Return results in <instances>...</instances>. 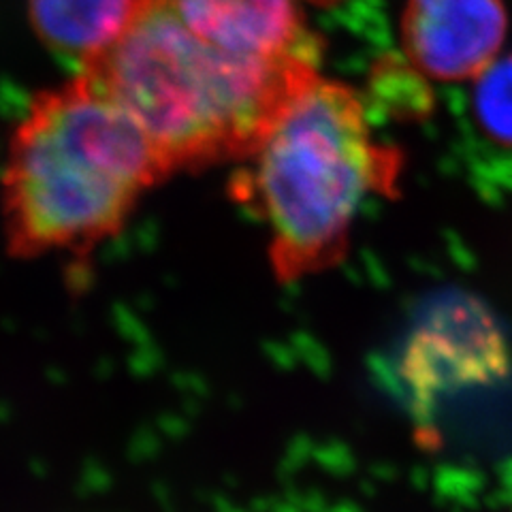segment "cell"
<instances>
[{
  "label": "cell",
  "instance_id": "6da1fadb",
  "mask_svg": "<svg viewBox=\"0 0 512 512\" xmlns=\"http://www.w3.org/2000/svg\"><path fill=\"white\" fill-rule=\"evenodd\" d=\"M79 73L128 111L173 178L242 163L320 69L259 58L167 0H137L120 39Z\"/></svg>",
  "mask_w": 512,
  "mask_h": 512
},
{
  "label": "cell",
  "instance_id": "7a4b0ae2",
  "mask_svg": "<svg viewBox=\"0 0 512 512\" xmlns=\"http://www.w3.org/2000/svg\"><path fill=\"white\" fill-rule=\"evenodd\" d=\"M171 178L128 111L86 73L39 92L11 133L0 227L15 261L90 256Z\"/></svg>",
  "mask_w": 512,
  "mask_h": 512
},
{
  "label": "cell",
  "instance_id": "52a82bcc",
  "mask_svg": "<svg viewBox=\"0 0 512 512\" xmlns=\"http://www.w3.org/2000/svg\"><path fill=\"white\" fill-rule=\"evenodd\" d=\"M306 3H312V5H320V7H329V5L340 3V0H306Z\"/></svg>",
  "mask_w": 512,
  "mask_h": 512
},
{
  "label": "cell",
  "instance_id": "277c9868",
  "mask_svg": "<svg viewBox=\"0 0 512 512\" xmlns=\"http://www.w3.org/2000/svg\"><path fill=\"white\" fill-rule=\"evenodd\" d=\"M504 32L500 0H410L404 15L410 60L448 82L485 73L498 58Z\"/></svg>",
  "mask_w": 512,
  "mask_h": 512
},
{
  "label": "cell",
  "instance_id": "3957f363",
  "mask_svg": "<svg viewBox=\"0 0 512 512\" xmlns=\"http://www.w3.org/2000/svg\"><path fill=\"white\" fill-rule=\"evenodd\" d=\"M399 175L363 96L318 73L237 163L233 192L261 222L271 276L295 286L346 259L363 207L393 197Z\"/></svg>",
  "mask_w": 512,
  "mask_h": 512
},
{
  "label": "cell",
  "instance_id": "8992f818",
  "mask_svg": "<svg viewBox=\"0 0 512 512\" xmlns=\"http://www.w3.org/2000/svg\"><path fill=\"white\" fill-rule=\"evenodd\" d=\"M478 77L476 120L493 141L512 146V58L493 62Z\"/></svg>",
  "mask_w": 512,
  "mask_h": 512
},
{
  "label": "cell",
  "instance_id": "5b68a950",
  "mask_svg": "<svg viewBox=\"0 0 512 512\" xmlns=\"http://www.w3.org/2000/svg\"><path fill=\"white\" fill-rule=\"evenodd\" d=\"M137 0H28L32 26L52 52L79 69L114 45L133 18Z\"/></svg>",
  "mask_w": 512,
  "mask_h": 512
}]
</instances>
